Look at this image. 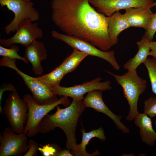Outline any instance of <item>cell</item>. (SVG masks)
<instances>
[{
    "mask_svg": "<svg viewBox=\"0 0 156 156\" xmlns=\"http://www.w3.org/2000/svg\"><path fill=\"white\" fill-rule=\"evenodd\" d=\"M51 18L66 34L90 42L106 51L112 47L108 16L98 12L89 0H52Z\"/></svg>",
    "mask_w": 156,
    "mask_h": 156,
    "instance_id": "6da1fadb",
    "label": "cell"
},
{
    "mask_svg": "<svg viewBox=\"0 0 156 156\" xmlns=\"http://www.w3.org/2000/svg\"><path fill=\"white\" fill-rule=\"evenodd\" d=\"M56 112L53 114H47L42 120L39 132L44 134L54 130L56 127L62 129L66 138V148L71 152L76 149V130L78 119L85 107L82 100L73 99L70 105L64 108L57 105Z\"/></svg>",
    "mask_w": 156,
    "mask_h": 156,
    "instance_id": "7a4b0ae2",
    "label": "cell"
},
{
    "mask_svg": "<svg viewBox=\"0 0 156 156\" xmlns=\"http://www.w3.org/2000/svg\"><path fill=\"white\" fill-rule=\"evenodd\" d=\"M136 69H129L127 72L121 75L104 70L113 76L117 83L122 88L124 97L130 106L128 114L126 117L129 121L134 120L139 114L137 108L139 96L145 91L146 88V81L138 75Z\"/></svg>",
    "mask_w": 156,
    "mask_h": 156,
    "instance_id": "3957f363",
    "label": "cell"
},
{
    "mask_svg": "<svg viewBox=\"0 0 156 156\" xmlns=\"http://www.w3.org/2000/svg\"><path fill=\"white\" fill-rule=\"evenodd\" d=\"M16 61V59L3 56L0 60V66L9 68L16 72L32 93L33 99L37 104L48 105L58 100L57 95L54 92L53 87L23 73L17 67Z\"/></svg>",
    "mask_w": 156,
    "mask_h": 156,
    "instance_id": "277c9868",
    "label": "cell"
},
{
    "mask_svg": "<svg viewBox=\"0 0 156 156\" xmlns=\"http://www.w3.org/2000/svg\"><path fill=\"white\" fill-rule=\"evenodd\" d=\"M23 99L28 107V117L24 132L27 137H34L39 132V127L43 118L51 110L59 105L68 106L70 102L68 97L63 96L56 102L50 105H40L37 104L32 96L29 94L24 95Z\"/></svg>",
    "mask_w": 156,
    "mask_h": 156,
    "instance_id": "5b68a950",
    "label": "cell"
},
{
    "mask_svg": "<svg viewBox=\"0 0 156 156\" xmlns=\"http://www.w3.org/2000/svg\"><path fill=\"white\" fill-rule=\"evenodd\" d=\"M2 110L14 132L17 134L23 132L24 125L28 119V107L26 101L20 98L17 91L9 94Z\"/></svg>",
    "mask_w": 156,
    "mask_h": 156,
    "instance_id": "8992f818",
    "label": "cell"
},
{
    "mask_svg": "<svg viewBox=\"0 0 156 156\" xmlns=\"http://www.w3.org/2000/svg\"><path fill=\"white\" fill-rule=\"evenodd\" d=\"M0 4L2 7L6 6L14 15L12 21L4 28V32L7 34H9L11 32H16L19 23L24 19H29L34 22L39 19V12L33 7L34 3L31 1L0 0Z\"/></svg>",
    "mask_w": 156,
    "mask_h": 156,
    "instance_id": "52a82bcc",
    "label": "cell"
},
{
    "mask_svg": "<svg viewBox=\"0 0 156 156\" xmlns=\"http://www.w3.org/2000/svg\"><path fill=\"white\" fill-rule=\"evenodd\" d=\"M52 36L67 44L73 49L103 59L108 62L116 70H119L120 66L117 62L114 51H102L89 42L75 37L60 33L55 30L51 32Z\"/></svg>",
    "mask_w": 156,
    "mask_h": 156,
    "instance_id": "ba28073f",
    "label": "cell"
},
{
    "mask_svg": "<svg viewBox=\"0 0 156 156\" xmlns=\"http://www.w3.org/2000/svg\"><path fill=\"white\" fill-rule=\"evenodd\" d=\"M27 137L24 132L17 134L11 127L5 128L0 138V156H21L26 153Z\"/></svg>",
    "mask_w": 156,
    "mask_h": 156,
    "instance_id": "9c48e42d",
    "label": "cell"
},
{
    "mask_svg": "<svg viewBox=\"0 0 156 156\" xmlns=\"http://www.w3.org/2000/svg\"><path fill=\"white\" fill-rule=\"evenodd\" d=\"M28 18L21 21L15 34L8 39L0 40L1 45L8 47L16 44H20L26 47L37 38H42L43 31L37 23H32Z\"/></svg>",
    "mask_w": 156,
    "mask_h": 156,
    "instance_id": "30bf717a",
    "label": "cell"
},
{
    "mask_svg": "<svg viewBox=\"0 0 156 156\" xmlns=\"http://www.w3.org/2000/svg\"><path fill=\"white\" fill-rule=\"evenodd\" d=\"M102 78L99 77L90 81L70 87H62L60 85L53 87L56 95L65 96L75 100H83V95L94 90L102 91L110 90L112 88L111 82L108 80L101 82Z\"/></svg>",
    "mask_w": 156,
    "mask_h": 156,
    "instance_id": "8fae6325",
    "label": "cell"
},
{
    "mask_svg": "<svg viewBox=\"0 0 156 156\" xmlns=\"http://www.w3.org/2000/svg\"><path fill=\"white\" fill-rule=\"evenodd\" d=\"M89 2L98 12L107 16L121 10L155 6L153 0H89Z\"/></svg>",
    "mask_w": 156,
    "mask_h": 156,
    "instance_id": "7c38bea8",
    "label": "cell"
},
{
    "mask_svg": "<svg viewBox=\"0 0 156 156\" xmlns=\"http://www.w3.org/2000/svg\"><path fill=\"white\" fill-rule=\"evenodd\" d=\"M102 92L101 90H94L88 93L83 99L85 108L91 107L98 112L104 114L114 122L118 129L124 133H129V129L120 121L122 116L114 114L104 103L102 99Z\"/></svg>",
    "mask_w": 156,
    "mask_h": 156,
    "instance_id": "4fadbf2b",
    "label": "cell"
},
{
    "mask_svg": "<svg viewBox=\"0 0 156 156\" xmlns=\"http://www.w3.org/2000/svg\"><path fill=\"white\" fill-rule=\"evenodd\" d=\"M25 48L23 57L31 64L35 74L41 75L43 72L41 62L45 60L47 55L44 44L42 42L35 40Z\"/></svg>",
    "mask_w": 156,
    "mask_h": 156,
    "instance_id": "5bb4252c",
    "label": "cell"
},
{
    "mask_svg": "<svg viewBox=\"0 0 156 156\" xmlns=\"http://www.w3.org/2000/svg\"><path fill=\"white\" fill-rule=\"evenodd\" d=\"M124 14L130 27L147 29L153 14L151 8L146 7L130 8L125 10Z\"/></svg>",
    "mask_w": 156,
    "mask_h": 156,
    "instance_id": "9a60e30c",
    "label": "cell"
},
{
    "mask_svg": "<svg viewBox=\"0 0 156 156\" xmlns=\"http://www.w3.org/2000/svg\"><path fill=\"white\" fill-rule=\"evenodd\" d=\"M107 16L108 35L113 46L118 43L120 34L130 27L125 14L119 11Z\"/></svg>",
    "mask_w": 156,
    "mask_h": 156,
    "instance_id": "2e32d148",
    "label": "cell"
},
{
    "mask_svg": "<svg viewBox=\"0 0 156 156\" xmlns=\"http://www.w3.org/2000/svg\"><path fill=\"white\" fill-rule=\"evenodd\" d=\"M134 124L140 129L141 139L146 144L152 146L156 141V132L153 129L151 118L144 113H139L134 119Z\"/></svg>",
    "mask_w": 156,
    "mask_h": 156,
    "instance_id": "e0dca14e",
    "label": "cell"
},
{
    "mask_svg": "<svg viewBox=\"0 0 156 156\" xmlns=\"http://www.w3.org/2000/svg\"><path fill=\"white\" fill-rule=\"evenodd\" d=\"M81 131L82 133V138L81 143L78 144L76 150L71 153L75 156H94L98 155L100 153L96 150L92 154L87 153L86 150V146L90 140L93 138L96 137L100 140L104 141L106 139L104 131L101 127L96 129L92 130L88 132H85V129L82 128Z\"/></svg>",
    "mask_w": 156,
    "mask_h": 156,
    "instance_id": "ac0fdd59",
    "label": "cell"
},
{
    "mask_svg": "<svg viewBox=\"0 0 156 156\" xmlns=\"http://www.w3.org/2000/svg\"><path fill=\"white\" fill-rule=\"evenodd\" d=\"M149 41L144 34L141 40L136 42L138 51L134 57L130 58L124 64L123 67L125 69L137 68L141 63H143L149 55L150 51L149 46Z\"/></svg>",
    "mask_w": 156,
    "mask_h": 156,
    "instance_id": "d6986e66",
    "label": "cell"
},
{
    "mask_svg": "<svg viewBox=\"0 0 156 156\" xmlns=\"http://www.w3.org/2000/svg\"><path fill=\"white\" fill-rule=\"evenodd\" d=\"M88 55L75 49L72 53L67 57L60 64L66 74L74 71L81 62Z\"/></svg>",
    "mask_w": 156,
    "mask_h": 156,
    "instance_id": "ffe728a7",
    "label": "cell"
},
{
    "mask_svg": "<svg viewBox=\"0 0 156 156\" xmlns=\"http://www.w3.org/2000/svg\"><path fill=\"white\" fill-rule=\"evenodd\" d=\"M66 74L60 65L49 73L36 77L39 81L53 87L60 85L61 80Z\"/></svg>",
    "mask_w": 156,
    "mask_h": 156,
    "instance_id": "44dd1931",
    "label": "cell"
},
{
    "mask_svg": "<svg viewBox=\"0 0 156 156\" xmlns=\"http://www.w3.org/2000/svg\"><path fill=\"white\" fill-rule=\"evenodd\" d=\"M143 64L147 70L152 91L156 95V60L147 57Z\"/></svg>",
    "mask_w": 156,
    "mask_h": 156,
    "instance_id": "7402d4cb",
    "label": "cell"
},
{
    "mask_svg": "<svg viewBox=\"0 0 156 156\" xmlns=\"http://www.w3.org/2000/svg\"><path fill=\"white\" fill-rule=\"evenodd\" d=\"M9 49L5 48L0 46V55L6 57L10 58L18 59L27 64L28 61L24 57L19 55L18 53L19 50L18 47L16 45H12Z\"/></svg>",
    "mask_w": 156,
    "mask_h": 156,
    "instance_id": "603a6c76",
    "label": "cell"
},
{
    "mask_svg": "<svg viewBox=\"0 0 156 156\" xmlns=\"http://www.w3.org/2000/svg\"><path fill=\"white\" fill-rule=\"evenodd\" d=\"M144 113L151 118L156 116V97H150L144 102Z\"/></svg>",
    "mask_w": 156,
    "mask_h": 156,
    "instance_id": "cb8c5ba5",
    "label": "cell"
},
{
    "mask_svg": "<svg viewBox=\"0 0 156 156\" xmlns=\"http://www.w3.org/2000/svg\"><path fill=\"white\" fill-rule=\"evenodd\" d=\"M39 147V151L44 156H57L58 153L62 149L60 150L57 145L53 144H47Z\"/></svg>",
    "mask_w": 156,
    "mask_h": 156,
    "instance_id": "d4e9b609",
    "label": "cell"
},
{
    "mask_svg": "<svg viewBox=\"0 0 156 156\" xmlns=\"http://www.w3.org/2000/svg\"><path fill=\"white\" fill-rule=\"evenodd\" d=\"M155 6L156 8V4ZM156 33V12L152 15L148 27L145 34L150 41H152Z\"/></svg>",
    "mask_w": 156,
    "mask_h": 156,
    "instance_id": "484cf974",
    "label": "cell"
},
{
    "mask_svg": "<svg viewBox=\"0 0 156 156\" xmlns=\"http://www.w3.org/2000/svg\"><path fill=\"white\" fill-rule=\"evenodd\" d=\"M38 144L34 140L31 139L27 145L28 150L23 155V156H36L39 151Z\"/></svg>",
    "mask_w": 156,
    "mask_h": 156,
    "instance_id": "4316f807",
    "label": "cell"
},
{
    "mask_svg": "<svg viewBox=\"0 0 156 156\" xmlns=\"http://www.w3.org/2000/svg\"><path fill=\"white\" fill-rule=\"evenodd\" d=\"M7 90L11 91L12 92L17 91L15 87L11 83H5L1 86L0 88V112L1 114L3 113L2 108L1 106L2 95L4 92Z\"/></svg>",
    "mask_w": 156,
    "mask_h": 156,
    "instance_id": "83f0119b",
    "label": "cell"
},
{
    "mask_svg": "<svg viewBox=\"0 0 156 156\" xmlns=\"http://www.w3.org/2000/svg\"><path fill=\"white\" fill-rule=\"evenodd\" d=\"M149 46L150 49L149 55L152 56L156 60V41H149Z\"/></svg>",
    "mask_w": 156,
    "mask_h": 156,
    "instance_id": "f1b7e54d",
    "label": "cell"
},
{
    "mask_svg": "<svg viewBox=\"0 0 156 156\" xmlns=\"http://www.w3.org/2000/svg\"><path fill=\"white\" fill-rule=\"evenodd\" d=\"M74 156L70 152V150L66 148L62 149L57 154V156Z\"/></svg>",
    "mask_w": 156,
    "mask_h": 156,
    "instance_id": "f546056e",
    "label": "cell"
},
{
    "mask_svg": "<svg viewBox=\"0 0 156 156\" xmlns=\"http://www.w3.org/2000/svg\"><path fill=\"white\" fill-rule=\"evenodd\" d=\"M155 125H156V120L155 121Z\"/></svg>",
    "mask_w": 156,
    "mask_h": 156,
    "instance_id": "4dcf8cb0",
    "label": "cell"
},
{
    "mask_svg": "<svg viewBox=\"0 0 156 156\" xmlns=\"http://www.w3.org/2000/svg\"><path fill=\"white\" fill-rule=\"evenodd\" d=\"M156 4V1H155V5Z\"/></svg>",
    "mask_w": 156,
    "mask_h": 156,
    "instance_id": "1f68e13d",
    "label": "cell"
},
{
    "mask_svg": "<svg viewBox=\"0 0 156 156\" xmlns=\"http://www.w3.org/2000/svg\"><path fill=\"white\" fill-rule=\"evenodd\" d=\"M25 0L27 1H31V0Z\"/></svg>",
    "mask_w": 156,
    "mask_h": 156,
    "instance_id": "d6a6232c",
    "label": "cell"
},
{
    "mask_svg": "<svg viewBox=\"0 0 156 156\" xmlns=\"http://www.w3.org/2000/svg\"><path fill=\"white\" fill-rule=\"evenodd\" d=\"M155 37L156 38V35H155Z\"/></svg>",
    "mask_w": 156,
    "mask_h": 156,
    "instance_id": "836d02e7",
    "label": "cell"
}]
</instances>
